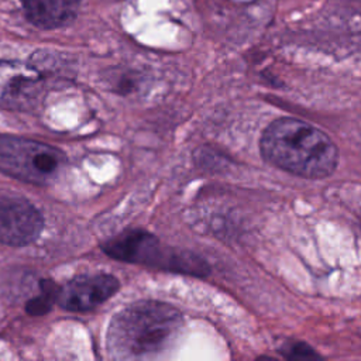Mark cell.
I'll return each instance as SVG.
<instances>
[{
    "label": "cell",
    "mask_w": 361,
    "mask_h": 361,
    "mask_svg": "<svg viewBox=\"0 0 361 361\" xmlns=\"http://www.w3.org/2000/svg\"><path fill=\"white\" fill-rule=\"evenodd\" d=\"M41 213L24 199L0 202V243L23 247L34 243L42 231Z\"/></svg>",
    "instance_id": "cell-6"
},
{
    "label": "cell",
    "mask_w": 361,
    "mask_h": 361,
    "mask_svg": "<svg viewBox=\"0 0 361 361\" xmlns=\"http://www.w3.org/2000/svg\"><path fill=\"white\" fill-rule=\"evenodd\" d=\"M180 313L168 303L142 300L111 319L106 345L114 358H141L166 348L180 330Z\"/></svg>",
    "instance_id": "cell-2"
},
{
    "label": "cell",
    "mask_w": 361,
    "mask_h": 361,
    "mask_svg": "<svg viewBox=\"0 0 361 361\" xmlns=\"http://www.w3.org/2000/svg\"><path fill=\"white\" fill-rule=\"evenodd\" d=\"M118 288L113 275H82L59 288L56 302L69 312H87L111 298Z\"/></svg>",
    "instance_id": "cell-7"
},
{
    "label": "cell",
    "mask_w": 361,
    "mask_h": 361,
    "mask_svg": "<svg viewBox=\"0 0 361 361\" xmlns=\"http://www.w3.org/2000/svg\"><path fill=\"white\" fill-rule=\"evenodd\" d=\"M286 357L288 358H293V360H305V358H317L319 355L307 344H305V343H295L288 350Z\"/></svg>",
    "instance_id": "cell-10"
},
{
    "label": "cell",
    "mask_w": 361,
    "mask_h": 361,
    "mask_svg": "<svg viewBox=\"0 0 361 361\" xmlns=\"http://www.w3.org/2000/svg\"><path fill=\"white\" fill-rule=\"evenodd\" d=\"M65 154L30 138L0 134V172L34 185H48L65 168Z\"/></svg>",
    "instance_id": "cell-4"
},
{
    "label": "cell",
    "mask_w": 361,
    "mask_h": 361,
    "mask_svg": "<svg viewBox=\"0 0 361 361\" xmlns=\"http://www.w3.org/2000/svg\"><path fill=\"white\" fill-rule=\"evenodd\" d=\"M44 72L34 62L0 61V107L31 111L45 96Z\"/></svg>",
    "instance_id": "cell-5"
},
{
    "label": "cell",
    "mask_w": 361,
    "mask_h": 361,
    "mask_svg": "<svg viewBox=\"0 0 361 361\" xmlns=\"http://www.w3.org/2000/svg\"><path fill=\"white\" fill-rule=\"evenodd\" d=\"M27 20L42 30L63 27L75 20L82 0H21Z\"/></svg>",
    "instance_id": "cell-8"
},
{
    "label": "cell",
    "mask_w": 361,
    "mask_h": 361,
    "mask_svg": "<svg viewBox=\"0 0 361 361\" xmlns=\"http://www.w3.org/2000/svg\"><path fill=\"white\" fill-rule=\"evenodd\" d=\"M58 290H59V288H56V285L52 281H42L41 282V295L31 299L27 303L25 310L32 316L45 314L52 307L54 300H56Z\"/></svg>",
    "instance_id": "cell-9"
},
{
    "label": "cell",
    "mask_w": 361,
    "mask_h": 361,
    "mask_svg": "<svg viewBox=\"0 0 361 361\" xmlns=\"http://www.w3.org/2000/svg\"><path fill=\"white\" fill-rule=\"evenodd\" d=\"M259 148L274 166L307 179L329 176L338 161L337 147L324 131L293 117L272 121L262 133Z\"/></svg>",
    "instance_id": "cell-1"
},
{
    "label": "cell",
    "mask_w": 361,
    "mask_h": 361,
    "mask_svg": "<svg viewBox=\"0 0 361 361\" xmlns=\"http://www.w3.org/2000/svg\"><path fill=\"white\" fill-rule=\"evenodd\" d=\"M102 250L111 258L142 264L158 269L183 272L195 276L209 274V265L190 251L164 248L158 238L144 230H127L107 240Z\"/></svg>",
    "instance_id": "cell-3"
}]
</instances>
